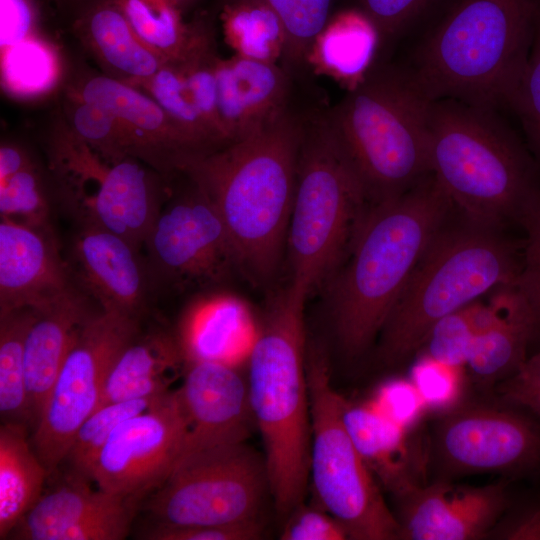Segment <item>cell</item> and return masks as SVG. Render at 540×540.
<instances>
[{"mask_svg": "<svg viewBox=\"0 0 540 540\" xmlns=\"http://www.w3.org/2000/svg\"><path fill=\"white\" fill-rule=\"evenodd\" d=\"M52 230L0 222V314L40 308L72 289Z\"/></svg>", "mask_w": 540, "mask_h": 540, "instance_id": "obj_20", "label": "cell"}, {"mask_svg": "<svg viewBox=\"0 0 540 540\" xmlns=\"http://www.w3.org/2000/svg\"><path fill=\"white\" fill-rule=\"evenodd\" d=\"M522 266L517 287L525 298L534 323V342H540V208L526 222Z\"/></svg>", "mask_w": 540, "mask_h": 540, "instance_id": "obj_44", "label": "cell"}, {"mask_svg": "<svg viewBox=\"0 0 540 540\" xmlns=\"http://www.w3.org/2000/svg\"><path fill=\"white\" fill-rule=\"evenodd\" d=\"M19 423L0 426V539H7L43 494L49 474Z\"/></svg>", "mask_w": 540, "mask_h": 540, "instance_id": "obj_29", "label": "cell"}, {"mask_svg": "<svg viewBox=\"0 0 540 540\" xmlns=\"http://www.w3.org/2000/svg\"><path fill=\"white\" fill-rule=\"evenodd\" d=\"M279 17L285 43L281 66L292 76L309 65L317 36L330 18L333 0H260Z\"/></svg>", "mask_w": 540, "mask_h": 540, "instance_id": "obj_33", "label": "cell"}, {"mask_svg": "<svg viewBox=\"0 0 540 540\" xmlns=\"http://www.w3.org/2000/svg\"><path fill=\"white\" fill-rule=\"evenodd\" d=\"M100 106L132 131L135 156L155 168L180 170L206 154L194 139L147 93L108 75L80 76L68 93Z\"/></svg>", "mask_w": 540, "mask_h": 540, "instance_id": "obj_19", "label": "cell"}, {"mask_svg": "<svg viewBox=\"0 0 540 540\" xmlns=\"http://www.w3.org/2000/svg\"><path fill=\"white\" fill-rule=\"evenodd\" d=\"M1 48L17 44L31 35L35 11L31 0H0Z\"/></svg>", "mask_w": 540, "mask_h": 540, "instance_id": "obj_48", "label": "cell"}, {"mask_svg": "<svg viewBox=\"0 0 540 540\" xmlns=\"http://www.w3.org/2000/svg\"><path fill=\"white\" fill-rule=\"evenodd\" d=\"M222 20L236 55L269 63L281 61L284 29L267 4L260 0H225Z\"/></svg>", "mask_w": 540, "mask_h": 540, "instance_id": "obj_32", "label": "cell"}, {"mask_svg": "<svg viewBox=\"0 0 540 540\" xmlns=\"http://www.w3.org/2000/svg\"><path fill=\"white\" fill-rule=\"evenodd\" d=\"M373 204L323 114L307 116L286 239L291 282L309 294L329 280Z\"/></svg>", "mask_w": 540, "mask_h": 540, "instance_id": "obj_8", "label": "cell"}, {"mask_svg": "<svg viewBox=\"0 0 540 540\" xmlns=\"http://www.w3.org/2000/svg\"><path fill=\"white\" fill-rule=\"evenodd\" d=\"M379 35V53L420 23L442 0H358ZM378 53V54H379Z\"/></svg>", "mask_w": 540, "mask_h": 540, "instance_id": "obj_41", "label": "cell"}, {"mask_svg": "<svg viewBox=\"0 0 540 540\" xmlns=\"http://www.w3.org/2000/svg\"><path fill=\"white\" fill-rule=\"evenodd\" d=\"M499 399L520 406L540 420V350L523 366L495 386Z\"/></svg>", "mask_w": 540, "mask_h": 540, "instance_id": "obj_47", "label": "cell"}, {"mask_svg": "<svg viewBox=\"0 0 540 540\" xmlns=\"http://www.w3.org/2000/svg\"><path fill=\"white\" fill-rule=\"evenodd\" d=\"M510 108L517 113L540 168V9L528 60Z\"/></svg>", "mask_w": 540, "mask_h": 540, "instance_id": "obj_42", "label": "cell"}, {"mask_svg": "<svg viewBox=\"0 0 540 540\" xmlns=\"http://www.w3.org/2000/svg\"><path fill=\"white\" fill-rule=\"evenodd\" d=\"M306 118L289 107L257 132L179 170L216 209L240 269L258 283L274 275L286 243Z\"/></svg>", "mask_w": 540, "mask_h": 540, "instance_id": "obj_1", "label": "cell"}, {"mask_svg": "<svg viewBox=\"0 0 540 540\" xmlns=\"http://www.w3.org/2000/svg\"><path fill=\"white\" fill-rule=\"evenodd\" d=\"M2 77L13 94L33 96L52 88L59 75L58 61L51 47L30 36L2 49Z\"/></svg>", "mask_w": 540, "mask_h": 540, "instance_id": "obj_37", "label": "cell"}, {"mask_svg": "<svg viewBox=\"0 0 540 540\" xmlns=\"http://www.w3.org/2000/svg\"><path fill=\"white\" fill-rule=\"evenodd\" d=\"M139 250L128 240L98 228H82L73 245L76 275L102 310L138 320L148 280Z\"/></svg>", "mask_w": 540, "mask_h": 540, "instance_id": "obj_23", "label": "cell"}, {"mask_svg": "<svg viewBox=\"0 0 540 540\" xmlns=\"http://www.w3.org/2000/svg\"><path fill=\"white\" fill-rule=\"evenodd\" d=\"M282 540H345V526L319 504L301 502L288 515L280 533Z\"/></svg>", "mask_w": 540, "mask_h": 540, "instance_id": "obj_43", "label": "cell"}, {"mask_svg": "<svg viewBox=\"0 0 540 540\" xmlns=\"http://www.w3.org/2000/svg\"><path fill=\"white\" fill-rule=\"evenodd\" d=\"M266 492L264 456L241 442L182 458L145 504L154 524H235L260 519Z\"/></svg>", "mask_w": 540, "mask_h": 540, "instance_id": "obj_11", "label": "cell"}, {"mask_svg": "<svg viewBox=\"0 0 540 540\" xmlns=\"http://www.w3.org/2000/svg\"><path fill=\"white\" fill-rule=\"evenodd\" d=\"M34 308L0 314V415L2 423L32 427L29 410L24 350Z\"/></svg>", "mask_w": 540, "mask_h": 540, "instance_id": "obj_31", "label": "cell"}, {"mask_svg": "<svg viewBox=\"0 0 540 540\" xmlns=\"http://www.w3.org/2000/svg\"><path fill=\"white\" fill-rule=\"evenodd\" d=\"M343 420L375 479L395 497L427 483L429 443L384 414L373 402L344 398Z\"/></svg>", "mask_w": 540, "mask_h": 540, "instance_id": "obj_21", "label": "cell"}, {"mask_svg": "<svg viewBox=\"0 0 540 540\" xmlns=\"http://www.w3.org/2000/svg\"><path fill=\"white\" fill-rule=\"evenodd\" d=\"M384 414L408 429H417L429 412L423 397L408 379H394L383 385L373 402Z\"/></svg>", "mask_w": 540, "mask_h": 540, "instance_id": "obj_46", "label": "cell"}, {"mask_svg": "<svg viewBox=\"0 0 540 540\" xmlns=\"http://www.w3.org/2000/svg\"><path fill=\"white\" fill-rule=\"evenodd\" d=\"M524 240L470 222L433 238L379 333V356L397 365L415 356L432 326L494 288L516 284Z\"/></svg>", "mask_w": 540, "mask_h": 540, "instance_id": "obj_7", "label": "cell"}, {"mask_svg": "<svg viewBox=\"0 0 540 540\" xmlns=\"http://www.w3.org/2000/svg\"><path fill=\"white\" fill-rule=\"evenodd\" d=\"M379 35L359 9L338 12L329 18L313 45L309 64L347 86L359 83L377 60Z\"/></svg>", "mask_w": 540, "mask_h": 540, "instance_id": "obj_28", "label": "cell"}, {"mask_svg": "<svg viewBox=\"0 0 540 540\" xmlns=\"http://www.w3.org/2000/svg\"><path fill=\"white\" fill-rule=\"evenodd\" d=\"M432 101L405 64L375 61L359 83L322 113L373 203L407 192L431 173Z\"/></svg>", "mask_w": 540, "mask_h": 540, "instance_id": "obj_6", "label": "cell"}, {"mask_svg": "<svg viewBox=\"0 0 540 540\" xmlns=\"http://www.w3.org/2000/svg\"><path fill=\"white\" fill-rule=\"evenodd\" d=\"M71 23L110 77L138 87L166 64L140 39L114 0L95 4Z\"/></svg>", "mask_w": 540, "mask_h": 540, "instance_id": "obj_25", "label": "cell"}, {"mask_svg": "<svg viewBox=\"0 0 540 540\" xmlns=\"http://www.w3.org/2000/svg\"><path fill=\"white\" fill-rule=\"evenodd\" d=\"M466 368L452 366L425 354H417L409 379L415 385L429 411H447L458 404L464 386Z\"/></svg>", "mask_w": 540, "mask_h": 540, "instance_id": "obj_40", "label": "cell"}, {"mask_svg": "<svg viewBox=\"0 0 540 540\" xmlns=\"http://www.w3.org/2000/svg\"><path fill=\"white\" fill-rule=\"evenodd\" d=\"M310 399V476L316 503L336 517L349 539H399L400 525L343 420V401L332 386L324 350L306 351Z\"/></svg>", "mask_w": 540, "mask_h": 540, "instance_id": "obj_9", "label": "cell"}, {"mask_svg": "<svg viewBox=\"0 0 540 540\" xmlns=\"http://www.w3.org/2000/svg\"><path fill=\"white\" fill-rule=\"evenodd\" d=\"M189 180L190 191L161 208L144 242L152 273L168 283L214 282L240 268L216 209Z\"/></svg>", "mask_w": 540, "mask_h": 540, "instance_id": "obj_15", "label": "cell"}, {"mask_svg": "<svg viewBox=\"0 0 540 540\" xmlns=\"http://www.w3.org/2000/svg\"><path fill=\"white\" fill-rule=\"evenodd\" d=\"M439 480L499 473L521 476L540 469V420L500 399L457 404L442 412L429 441V466Z\"/></svg>", "mask_w": 540, "mask_h": 540, "instance_id": "obj_12", "label": "cell"}, {"mask_svg": "<svg viewBox=\"0 0 540 540\" xmlns=\"http://www.w3.org/2000/svg\"><path fill=\"white\" fill-rule=\"evenodd\" d=\"M129 24L165 63H180L209 34L202 21L185 24L172 0H114Z\"/></svg>", "mask_w": 540, "mask_h": 540, "instance_id": "obj_30", "label": "cell"}, {"mask_svg": "<svg viewBox=\"0 0 540 540\" xmlns=\"http://www.w3.org/2000/svg\"><path fill=\"white\" fill-rule=\"evenodd\" d=\"M176 392L187 423L180 460L217 446L245 442L250 435L255 422L248 383L235 367L219 359L197 357L188 365Z\"/></svg>", "mask_w": 540, "mask_h": 540, "instance_id": "obj_17", "label": "cell"}, {"mask_svg": "<svg viewBox=\"0 0 540 540\" xmlns=\"http://www.w3.org/2000/svg\"><path fill=\"white\" fill-rule=\"evenodd\" d=\"M52 140L51 168L68 211L82 228L112 232L140 249L162 208L154 173L134 156L106 159L67 124Z\"/></svg>", "mask_w": 540, "mask_h": 540, "instance_id": "obj_10", "label": "cell"}, {"mask_svg": "<svg viewBox=\"0 0 540 540\" xmlns=\"http://www.w3.org/2000/svg\"><path fill=\"white\" fill-rule=\"evenodd\" d=\"M307 295L290 281L273 296L249 356V401L262 436L270 495L282 516L303 502L310 475Z\"/></svg>", "mask_w": 540, "mask_h": 540, "instance_id": "obj_5", "label": "cell"}, {"mask_svg": "<svg viewBox=\"0 0 540 540\" xmlns=\"http://www.w3.org/2000/svg\"><path fill=\"white\" fill-rule=\"evenodd\" d=\"M261 520L224 525L165 526L153 524L142 534L149 540H255L263 535Z\"/></svg>", "mask_w": 540, "mask_h": 540, "instance_id": "obj_45", "label": "cell"}, {"mask_svg": "<svg viewBox=\"0 0 540 540\" xmlns=\"http://www.w3.org/2000/svg\"><path fill=\"white\" fill-rule=\"evenodd\" d=\"M538 2H539V6H540V0H538Z\"/></svg>", "mask_w": 540, "mask_h": 540, "instance_id": "obj_53", "label": "cell"}, {"mask_svg": "<svg viewBox=\"0 0 540 540\" xmlns=\"http://www.w3.org/2000/svg\"><path fill=\"white\" fill-rule=\"evenodd\" d=\"M539 9L538 0H451L405 65L430 100L510 108Z\"/></svg>", "mask_w": 540, "mask_h": 540, "instance_id": "obj_3", "label": "cell"}, {"mask_svg": "<svg viewBox=\"0 0 540 540\" xmlns=\"http://www.w3.org/2000/svg\"><path fill=\"white\" fill-rule=\"evenodd\" d=\"M293 76L281 65L235 55L216 63L217 107L228 144L288 109Z\"/></svg>", "mask_w": 540, "mask_h": 540, "instance_id": "obj_22", "label": "cell"}, {"mask_svg": "<svg viewBox=\"0 0 540 540\" xmlns=\"http://www.w3.org/2000/svg\"><path fill=\"white\" fill-rule=\"evenodd\" d=\"M180 363L181 352L169 336L152 333L140 337L137 332L114 359L96 410L169 392Z\"/></svg>", "mask_w": 540, "mask_h": 540, "instance_id": "obj_27", "label": "cell"}, {"mask_svg": "<svg viewBox=\"0 0 540 540\" xmlns=\"http://www.w3.org/2000/svg\"><path fill=\"white\" fill-rule=\"evenodd\" d=\"M169 392L118 401L95 410L77 430L64 459L74 476L89 480L92 465L113 430L121 422L157 405Z\"/></svg>", "mask_w": 540, "mask_h": 540, "instance_id": "obj_34", "label": "cell"}, {"mask_svg": "<svg viewBox=\"0 0 540 540\" xmlns=\"http://www.w3.org/2000/svg\"><path fill=\"white\" fill-rule=\"evenodd\" d=\"M91 315L85 298L73 288L35 309L24 350L33 430L78 330Z\"/></svg>", "mask_w": 540, "mask_h": 540, "instance_id": "obj_24", "label": "cell"}, {"mask_svg": "<svg viewBox=\"0 0 540 540\" xmlns=\"http://www.w3.org/2000/svg\"><path fill=\"white\" fill-rule=\"evenodd\" d=\"M31 164L33 162L26 150L16 144H2L0 148V182L7 180Z\"/></svg>", "mask_w": 540, "mask_h": 540, "instance_id": "obj_50", "label": "cell"}, {"mask_svg": "<svg viewBox=\"0 0 540 540\" xmlns=\"http://www.w3.org/2000/svg\"><path fill=\"white\" fill-rule=\"evenodd\" d=\"M140 87L147 91L205 153L222 147L195 106L183 73L177 64H164Z\"/></svg>", "mask_w": 540, "mask_h": 540, "instance_id": "obj_36", "label": "cell"}, {"mask_svg": "<svg viewBox=\"0 0 540 540\" xmlns=\"http://www.w3.org/2000/svg\"><path fill=\"white\" fill-rule=\"evenodd\" d=\"M453 207L430 173L407 192L374 203L352 248L329 278V309L343 352L371 345Z\"/></svg>", "mask_w": 540, "mask_h": 540, "instance_id": "obj_2", "label": "cell"}, {"mask_svg": "<svg viewBox=\"0 0 540 540\" xmlns=\"http://www.w3.org/2000/svg\"><path fill=\"white\" fill-rule=\"evenodd\" d=\"M137 504L93 490L74 476L42 494L8 538L17 540H121L128 535Z\"/></svg>", "mask_w": 540, "mask_h": 540, "instance_id": "obj_18", "label": "cell"}, {"mask_svg": "<svg viewBox=\"0 0 540 540\" xmlns=\"http://www.w3.org/2000/svg\"><path fill=\"white\" fill-rule=\"evenodd\" d=\"M177 6L182 8V6L186 5L190 0H172Z\"/></svg>", "mask_w": 540, "mask_h": 540, "instance_id": "obj_52", "label": "cell"}, {"mask_svg": "<svg viewBox=\"0 0 540 540\" xmlns=\"http://www.w3.org/2000/svg\"><path fill=\"white\" fill-rule=\"evenodd\" d=\"M475 335L467 305L437 321L416 354L466 368Z\"/></svg>", "mask_w": 540, "mask_h": 540, "instance_id": "obj_39", "label": "cell"}, {"mask_svg": "<svg viewBox=\"0 0 540 540\" xmlns=\"http://www.w3.org/2000/svg\"><path fill=\"white\" fill-rule=\"evenodd\" d=\"M488 538L540 540V503L530 504L503 515Z\"/></svg>", "mask_w": 540, "mask_h": 540, "instance_id": "obj_49", "label": "cell"}, {"mask_svg": "<svg viewBox=\"0 0 540 540\" xmlns=\"http://www.w3.org/2000/svg\"><path fill=\"white\" fill-rule=\"evenodd\" d=\"M396 498L399 539L405 540L488 538L511 502L503 481L472 486L437 480Z\"/></svg>", "mask_w": 540, "mask_h": 540, "instance_id": "obj_16", "label": "cell"}, {"mask_svg": "<svg viewBox=\"0 0 540 540\" xmlns=\"http://www.w3.org/2000/svg\"><path fill=\"white\" fill-rule=\"evenodd\" d=\"M0 214L1 219L52 230L44 182L34 163L0 182Z\"/></svg>", "mask_w": 540, "mask_h": 540, "instance_id": "obj_38", "label": "cell"}, {"mask_svg": "<svg viewBox=\"0 0 540 540\" xmlns=\"http://www.w3.org/2000/svg\"><path fill=\"white\" fill-rule=\"evenodd\" d=\"M137 322L101 310L78 330L33 430L32 445L49 474L64 461L77 430L96 410L108 371L138 332Z\"/></svg>", "mask_w": 540, "mask_h": 540, "instance_id": "obj_13", "label": "cell"}, {"mask_svg": "<svg viewBox=\"0 0 540 540\" xmlns=\"http://www.w3.org/2000/svg\"><path fill=\"white\" fill-rule=\"evenodd\" d=\"M58 9L66 14L71 22L90 7L105 0H53Z\"/></svg>", "mask_w": 540, "mask_h": 540, "instance_id": "obj_51", "label": "cell"}, {"mask_svg": "<svg viewBox=\"0 0 540 540\" xmlns=\"http://www.w3.org/2000/svg\"><path fill=\"white\" fill-rule=\"evenodd\" d=\"M187 423L176 390L151 409L121 422L98 453L89 480L138 504L156 491L179 462Z\"/></svg>", "mask_w": 540, "mask_h": 540, "instance_id": "obj_14", "label": "cell"}, {"mask_svg": "<svg viewBox=\"0 0 540 540\" xmlns=\"http://www.w3.org/2000/svg\"><path fill=\"white\" fill-rule=\"evenodd\" d=\"M68 126L72 132L108 160L135 157L129 127L110 111L68 94Z\"/></svg>", "mask_w": 540, "mask_h": 540, "instance_id": "obj_35", "label": "cell"}, {"mask_svg": "<svg viewBox=\"0 0 540 540\" xmlns=\"http://www.w3.org/2000/svg\"><path fill=\"white\" fill-rule=\"evenodd\" d=\"M534 339L530 308L516 284L506 287L499 317L475 335L466 369L483 390H493L528 359Z\"/></svg>", "mask_w": 540, "mask_h": 540, "instance_id": "obj_26", "label": "cell"}, {"mask_svg": "<svg viewBox=\"0 0 540 540\" xmlns=\"http://www.w3.org/2000/svg\"><path fill=\"white\" fill-rule=\"evenodd\" d=\"M498 112L450 98L433 100L430 171L468 222L523 228L540 207V168Z\"/></svg>", "mask_w": 540, "mask_h": 540, "instance_id": "obj_4", "label": "cell"}]
</instances>
